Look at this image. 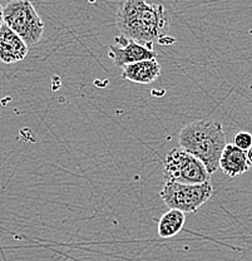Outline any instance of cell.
Returning <instances> with one entry per match:
<instances>
[{
    "label": "cell",
    "mask_w": 252,
    "mask_h": 261,
    "mask_svg": "<svg viewBox=\"0 0 252 261\" xmlns=\"http://www.w3.org/2000/svg\"><path fill=\"white\" fill-rule=\"evenodd\" d=\"M116 24L122 35L139 44L154 49L161 43L170 27L167 10L161 4H148L146 0H123L116 13Z\"/></svg>",
    "instance_id": "cell-1"
},
{
    "label": "cell",
    "mask_w": 252,
    "mask_h": 261,
    "mask_svg": "<svg viewBox=\"0 0 252 261\" xmlns=\"http://www.w3.org/2000/svg\"><path fill=\"white\" fill-rule=\"evenodd\" d=\"M178 142L181 148L205 165L210 175L219 168V159L227 145L222 124L210 119H200L183 127L178 136Z\"/></svg>",
    "instance_id": "cell-2"
},
{
    "label": "cell",
    "mask_w": 252,
    "mask_h": 261,
    "mask_svg": "<svg viewBox=\"0 0 252 261\" xmlns=\"http://www.w3.org/2000/svg\"><path fill=\"white\" fill-rule=\"evenodd\" d=\"M4 24L14 31L25 44L34 45L39 43L44 34V21L35 10L31 0H12L3 10Z\"/></svg>",
    "instance_id": "cell-3"
},
{
    "label": "cell",
    "mask_w": 252,
    "mask_h": 261,
    "mask_svg": "<svg viewBox=\"0 0 252 261\" xmlns=\"http://www.w3.org/2000/svg\"><path fill=\"white\" fill-rule=\"evenodd\" d=\"M213 191L215 190L210 181L196 185L166 181L159 196L171 210L191 214L205 205L212 197Z\"/></svg>",
    "instance_id": "cell-4"
},
{
    "label": "cell",
    "mask_w": 252,
    "mask_h": 261,
    "mask_svg": "<svg viewBox=\"0 0 252 261\" xmlns=\"http://www.w3.org/2000/svg\"><path fill=\"white\" fill-rule=\"evenodd\" d=\"M163 170L166 181L180 184H205L211 177L205 165L181 147H175L168 152Z\"/></svg>",
    "instance_id": "cell-5"
},
{
    "label": "cell",
    "mask_w": 252,
    "mask_h": 261,
    "mask_svg": "<svg viewBox=\"0 0 252 261\" xmlns=\"http://www.w3.org/2000/svg\"><path fill=\"white\" fill-rule=\"evenodd\" d=\"M115 42L117 45H109L108 56L112 59L115 65L122 68V69L129 64L148 61V59H156L157 57L154 49L139 44V43L134 42L132 39H128L124 35L116 37Z\"/></svg>",
    "instance_id": "cell-6"
},
{
    "label": "cell",
    "mask_w": 252,
    "mask_h": 261,
    "mask_svg": "<svg viewBox=\"0 0 252 261\" xmlns=\"http://www.w3.org/2000/svg\"><path fill=\"white\" fill-rule=\"evenodd\" d=\"M26 56L28 45L7 24H3L0 28V62L5 64L18 63L24 61Z\"/></svg>",
    "instance_id": "cell-7"
},
{
    "label": "cell",
    "mask_w": 252,
    "mask_h": 261,
    "mask_svg": "<svg viewBox=\"0 0 252 261\" xmlns=\"http://www.w3.org/2000/svg\"><path fill=\"white\" fill-rule=\"evenodd\" d=\"M219 168L230 177L243 175L250 170L247 153L236 147L234 143L226 145L219 159Z\"/></svg>",
    "instance_id": "cell-8"
},
{
    "label": "cell",
    "mask_w": 252,
    "mask_h": 261,
    "mask_svg": "<svg viewBox=\"0 0 252 261\" xmlns=\"http://www.w3.org/2000/svg\"><path fill=\"white\" fill-rule=\"evenodd\" d=\"M161 75V64L156 59L137 62L122 70V78L138 84H151Z\"/></svg>",
    "instance_id": "cell-9"
},
{
    "label": "cell",
    "mask_w": 252,
    "mask_h": 261,
    "mask_svg": "<svg viewBox=\"0 0 252 261\" xmlns=\"http://www.w3.org/2000/svg\"><path fill=\"white\" fill-rule=\"evenodd\" d=\"M185 212L178 210L167 211L158 221V235L162 239H170L178 235L185 226Z\"/></svg>",
    "instance_id": "cell-10"
},
{
    "label": "cell",
    "mask_w": 252,
    "mask_h": 261,
    "mask_svg": "<svg viewBox=\"0 0 252 261\" xmlns=\"http://www.w3.org/2000/svg\"><path fill=\"white\" fill-rule=\"evenodd\" d=\"M234 145L238 147L242 151L247 152L252 147V135L246 130H241V132L236 133L234 137Z\"/></svg>",
    "instance_id": "cell-11"
},
{
    "label": "cell",
    "mask_w": 252,
    "mask_h": 261,
    "mask_svg": "<svg viewBox=\"0 0 252 261\" xmlns=\"http://www.w3.org/2000/svg\"><path fill=\"white\" fill-rule=\"evenodd\" d=\"M3 10H4V8L0 4V28H2V25L4 24V14H3Z\"/></svg>",
    "instance_id": "cell-12"
},
{
    "label": "cell",
    "mask_w": 252,
    "mask_h": 261,
    "mask_svg": "<svg viewBox=\"0 0 252 261\" xmlns=\"http://www.w3.org/2000/svg\"><path fill=\"white\" fill-rule=\"evenodd\" d=\"M246 153H247V160H248V163H250V166H252V147L250 149H248L247 152H246Z\"/></svg>",
    "instance_id": "cell-13"
}]
</instances>
